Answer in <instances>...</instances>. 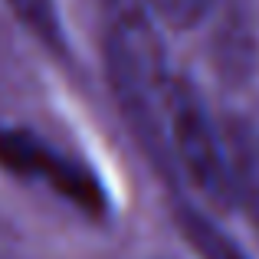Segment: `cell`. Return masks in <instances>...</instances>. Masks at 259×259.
Here are the masks:
<instances>
[{"mask_svg":"<svg viewBox=\"0 0 259 259\" xmlns=\"http://www.w3.org/2000/svg\"><path fill=\"white\" fill-rule=\"evenodd\" d=\"M105 66L121 112L145 151L167 171V99L174 72L167 69L164 46L141 0H108L105 13Z\"/></svg>","mask_w":259,"mask_h":259,"instance_id":"6da1fadb","label":"cell"},{"mask_svg":"<svg viewBox=\"0 0 259 259\" xmlns=\"http://www.w3.org/2000/svg\"><path fill=\"white\" fill-rule=\"evenodd\" d=\"M164 145H167V174L187 177L210 203L227 207L236 200L227 135L217 132L197 89L181 76H174L171 99H167Z\"/></svg>","mask_w":259,"mask_h":259,"instance_id":"7a4b0ae2","label":"cell"},{"mask_svg":"<svg viewBox=\"0 0 259 259\" xmlns=\"http://www.w3.org/2000/svg\"><path fill=\"white\" fill-rule=\"evenodd\" d=\"M0 164L17 177L46 184L50 190H56L63 200H69L72 207H79L89 217L108 213V197L99 177L33 132L0 128Z\"/></svg>","mask_w":259,"mask_h":259,"instance_id":"3957f363","label":"cell"},{"mask_svg":"<svg viewBox=\"0 0 259 259\" xmlns=\"http://www.w3.org/2000/svg\"><path fill=\"white\" fill-rule=\"evenodd\" d=\"M227 154L233 171V194L246 203L253 223L259 227V128L233 125L227 132Z\"/></svg>","mask_w":259,"mask_h":259,"instance_id":"277c9868","label":"cell"},{"mask_svg":"<svg viewBox=\"0 0 259 259\" xmlns=\"http://www.w3.org/2000/svg\"><path fill=\"white\" fill-rule=\"evenodd\" d=\"M177 220H181V230L190 240V246H194L203 259H246V253H243L230 236H223L220 227H213L200 210L181 207L177 210Z\"/></svg>","mask_w":259,"mask_h":259,"instance_id":"5b68a950","label":"cell"},{"mask_svg":"<svg viewBox=\"0 0 259 259\" xmlns=\"http://www.w3.org/2000/svg\"><path fill=\"white\" fill-rule=\"evenodd\" d=\"M7 7L13 10V17L53 53H66V36L63 23H59L56 0H7Z\"/></svg>","mask_w":259,"mask_h":259,"instance_id":"8992f818","label":"cell"},{"mask_svg":"<svg viewBox=\"0 0 259 259\" xmlns=\"http://www.w3.org/2000/svg\"><path fill=\"white\" fill-rule=\"evenodd\" d=\"M148 7H151L158 17H164L171 26H181L184 30V26L200 23L210 13L213 0H148Z\"/></svg>","mask_w":259,"mask_h":259,"instance_id":"52a82bcc","label":"cell"}]
</instances>
